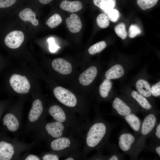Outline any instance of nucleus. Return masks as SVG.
<instances>
[{
    "label": "nucleus",
    "mask_w": 160,
    "mask_h": 160,
    "mask_svg": "<svg viewBox=\"0 0 160 160\" xmlns=\"http://www.w3.org/2000/svg\"><path fill=\"white\" fill-rule=\"evenodd\" d=\"M116 126V123L105 120L99 110L96 109L93 120L85 123L82 138L84 144L82 151V159L85 160L87 154L93 150L103 152Z\"/></svg>",
    "instance_id": "obj_1"
},
{
    "label": "nucleus",
    "mask_w": 160,
    "mask_h": 160,
    "mask_svg": "<svg viewBox=\"0 0 160 160\" xmlns=\"http://www.w3.org/2000/svg\"><path fill=\"white\" fill-rule=\"evenodd\" d=\"M53 93L60 102L68 108L70 110L78 114L81 121L85 122L89 121V112L78 105V99L72 92L64 88L58 86L54 88Z\"/></svg>",
    "instance_id": "obj_2"
},
{
    "label": "nucleus",
    "mask_w": 160,
    "mask_h": 160,
    "mask_svg": "<svg viewBox=\"0 0 160 160\" xmlns=\"http://www.w3.org/2000/svg\"><path fill=\"white\" fill-rule=\"evenodd\" d=\"M81 144L80 138L69 135L50 141L49 146L52 152L62 156L80 150Z\"/></svg>",
    "instance_id": "obj_3"
},
{
    "label": "nucleus",
    "mask_w": 160,
    "mask_h": 160,
    "mask_svg": "<svg viewBox=\"0 0 160 160\" xmlns=\"http://www.w3.org/2000/svg\"><path fill=\"white\" fill-rule=\"evenodd\" d=\"M112 112L108 115L123 118L131 113L144 111L127 96H116L112 102Z\"/></svg>",
    "instance_id": "obj_4"
},
{
    "label": "nucleus",
    "mask_w": 160,
    "mask_h": 160,
    "mask_svg": "<svg viewBox=\"0 0 160 160\" xmlns=\"http://www.w3.org/2000/svg\"><path fill=\"white\" fill-rule=\"evenodd\" d=\"M139 140L138 135L123 129L119 135V148L131 159H136L138 156L137 150Z\"/></svg>",
    "instance_id": "obj_5"
},
{
    "label": "nucleus",
    "mask_w": 160,
    "mask_h": 160,
    "mask_svg": "<svg viewBox=\"0 0 160 160\" xmlns=\"http://www.w3.org/2000/svg\"><path fill=\"white\" fill-rule=\"evenodd\" d=\"M154 112H149L142 121L140 131L138 135L139 140L137 153L139 155L144 149L147 138L151 135L154 130L158 121V115Z\"/></svg>",
    "instance_id": "obj_6"
},
{
    "label": "nucleus",
    "mask_w": 160,
    "mask_h": 160,
    "mask_svg": "<svg viewBox=\"0 0 160 160\" xmlns=\"http://www.w3.org/2000/svg\"><path fill=\"white\" fill-rule=\"evenodd\" d=\"M44 129L50 141L66 136L68 134L73 135L68 127L63 123L55 121L47 123L45 125Z\"/></svg>",
    "instance_id": "obj_7"
},
{
    "label": "nucleus",
    "mask_w": 160,
    "mask_h": 160,
    "mask_svg": "<svg viewBox=\"0 0 160 160\" xmlns=\"http://www.w3.org/2000/svg\"><path fill=\"white\" fill-rule=\"evenodd\" d=\"M127 95L144 111L160 114V111L154 108L150 101L136 90L129 91L127 93Z\"/></svg>",
    "instance_id": "obj_8"
},
{
    "label": "nucleus",
    "mask_w": 160,
    "mask_h": 160,
    "mask_svg": "<svg viewBox=\"0 0 160 160\" xmlns=\"http://www.w3.org/2000/svg\"><path fill=\"white\" fill-rule=\"evenodd\" d=\"M9 83L16 92L24 94L28 92L31 87L29 81L25 76L14 74L11 77Z\"/></svg>",
    "instance_id": "obj_9"
},
{
    "label": "nucleus",
    "mask_w": 160,
    "mask_h": 160,
    "mask_svg": "<svg viewBox=\"0 0 160 160\" xmlns=\"http://www.w3.org/2000/svg\"><path fill=\"white\" fill-rule=\"evenodd\" d=\"M43 107L41 100L36 99L33 102L31 108L28 115V121L33 125L39 121L43 114Z\"/></svg>",
    "instance_id": "obj_10"
},
{
    "label": "nucleus",
    "mask_w": 160,
    "mask_h": 160,
    "mask_svg": "<svg viewBox=\"0 0 160 160\" xmlns=\"http://www.w3.org/2000/svg\"><path fill=\"white\" fill-rule=\"evenodd\" d=\"M23 33L19 31H14L9 33L5 37L4 42L5 45L11 49L19 47L24 41Z\"/></svg>",
    "instance_id": "obj_11"
},
{
    "label": "nucleus",
    "mask_w": 160,
    "mask_h": 160,
    "mask_svg": "<svg viewBox=\"0 0 160 160\" xmlns=\"http://www.w3.org/2000/svg\"><path fill=\"white\" fill-rule=\"evenodd\" d=\"M15 148L13 144L5 141L0 142V160H10L15 153Z\"/></svg>",
    "instance_id": "obj_12"
},
{
    "label": "nucleus",
    "mask_w": 160,
    "mask_h": 160,
    "mask_svg": "<svg viewBox=\"0 0 160 160\" xmlns=\"http://www.w3.org/2000/svg\"><path fill=\"white\" fill-rule=\"evenodd\" d=\"M52 65L55 71L62 74H68L72 71V66L71 63L62 58H57L53 60Z\"/></svg>",
    "instance_id": "obj_13"
},
{
    "label": "nucleus",
    "mask_w": 160,
    "mask_h": 160,
    "mask_svg": "<svg viewBox=\"0 0 160 160\" xmlns=\"http://www.w3.org/2000/svg\"><path fill=\"white\" fill-rule=\"evenodd\" d=\"M97 73V69L95 67H90L80 75L79 78V83L84 86L89 85L96 77Z\"/></svg>",
    "instance_id": "obj_14"
},
{
    "label": "nucleus",
    "mask_w": 160,
    "mask_h": 160,
    "mask_svg": "<svg viewBox=\"0 0 160 160\" xmlns=\"http://www.w3.org/2000/svg\"><path fill=\"white\" fill-rule=\"evenodd\" d=\"M3 124L6 126L8 130L11 132L17 131L20 127L18 118L14 114L9 113L6 114L3 119Z\"/></svg>",
    "instance_id": "obj_15"
},
{
    "label": "nucleus",
    "mask_w": 160,
    "mask_h": 160,
    "mask_svg": "<svg viewBox=\"0 0 160 160\" xmlns=\"http://www.w3.org/2000/svg\"><path fill=\"white\" fill-rule=\"evenodd\" d=\"M136 91L150 100L152 96L151 92V87L149 82L146 80L140 78L135 83Z\"/></svg>",
    "instance_id": "obj_16"
},
{
    "label": "nucleus",
    "mask_w": 160,
    "mask_h": 160,
    "mask_svg": "<svg viewBox=\"0 0 160 160\" xmlns=\"http://www.w3.org/2000/svg\"><path fill=\"white\" fill-rule=\"evenodd\" d=\"M66 23L68 30L71 33L79 32L82 28V24L79 16L72 13L66 20Z\"/></svg>",
    "instance_id": "obj_17"
},
{
    "label": "nucleus",
    "mask_w": 160,
    "mask_h": 160,
    "mask_svg": "<svg viewBox=\"0 0 160 160\" xmlns=\"http://www.w3.org/2000/svg\"><path fill=\"white\" fill-rule=\"evenodd\" d=\"M123 119L134 131V133L137 135L139 134L142 121L135 113H131L124 117Z\"/></svg>",
    "instance_id": "obj_18"
},
{
    "label": "nucleus",
    "mask_w": 160,
    "mask_h": 160,
    "mask_svg": "<svg viewBox=\"0 0 160 160\" xmlns=\"http://www.w3.org/2000/svg\"><path fill=\"white\" fill-rule=\"evenodd\" d=\"M105 149L109 153V154L105 155L106 160H119L125 159L124 153L120 152L116 145L113 144L108 142L106 145Z\"/></svg>",
    "instance_id": "obj_19"
},
{
    "label": "nucleus",
    "mask_w": 160,
    "mask_h": 160,
    "mask_svg": "<svg viewBox=\"0 0 160 160\" xmlns=\"http://www.w3.org/2000/svg\"><path fill=\"white\" fill-rule=\"evenodd\" d=\"M125 73L123 67L120 64L112 66L105 73L106 78L109 79H116L122 77Z\"/></svg>",
    "instance_id": "obj_20"
},
{
    "label": "nucleus",
    "mask_w": 160,
    "mask_h": 160,
    "mask_svg": "<svg viewBox=\"0 0 160 160\" xmlns=\"http://www.w3.org/2000/svg\"><path fill=\"white\" fill-rule=\"evenodd\" d=\"M60 7L63 10L70 12H74L81 9L82 8V5L79 1H71L64 0L61 2Z\"/></svg>",
    "instance_id": "obj_21"
},
{
    "label": "nucleus",
    "mask_w": 160,
    "mask_h": 160,
    "mask_svg": "<svg viewBox=\"0 0 160 160\" xmlns=\"http://www.w3.org/2000/svg\"><path fill=\"white\" fill-rule=\"evenodd\" d=\"M36 14L32 10L29 8H26L20 11L19 14L20 18L25 21H29L34 26L39 24L38 20L36 18Z\"/></svg>",
    "instance_id": "obj_22"
},
{
    "label": "nucleus",
    "mask_w": 160,
    "mask_h": 160,
    "mask_svg": "<svg viewBox=\"0 0 160 160\" xmlns=\"http://www.w3.org/2000/svg\"><path fill=\"white\" fill-rule=\"evenodd\" d=\"M111 80L106 78L101 84L99 87V94L103 99H107L110 97V93L112 87Z\"/></svg>",
    "instance_id": "obj_23"
},
{
    "label": "nucleus",
    "mask_w": 160,
    "mask_h": 160,
    "mask_svg": "<svg viewBox=\"0 0 160 160\" xmlns=\"http://www.w3.org/2000/svg\"><path fill=\"white\" fill-rule=\"evenodd\" d=\"M93 2L96 6L106 14L109 11L113 9L116 4L115 0H93Z\"/></svg>",
    "instance_id": "obj_24"
},
{
    "label": "nucleus",
    "mask_w": 160,
    "mask_h": 160,
    "mask_svg": "<svg viewBox=\"0 0 160 160\" xmlns=\"http://www.w3.org/2000/svg\"><path fill=\"white\" fill-rule=\"evenodd\" d=\"M62 18L57 14H55L50 17L46 23V24L51 28L58 26L62 22Z\"/></svg>",
    "instance_id": "obj_25"
},
{
    "label": "nucleus",
    "mask_w": 160,
    "mask_h": 160,
    "mask_svg": "<svg viewBox=\"0 0 160 160\" xmlns=\"http://www.w3.org/2000/svg\"><path fill=\"white\" fill-rule=\"evenodd\" d=\"M106 46V44L105 41H100L90 47L88 49V52L90 54L93 55L101 52Z\"/></svg>",
    "instance_id": "obj_26"
},
{
    "label": "nucleus",
    "mask_w": 160,
    "mask_h": 160,
    "mask_svg": "<svg viewBox=\"0 0 160 160\" xmlns=\"http://www.w3.org/2000/svg\"><path fill=\"white\" fill-rule=\"evenodd\" d=\"M109 20L107 15L102 13L99 14L96 18L97 24L100 28H105L109 25Z\"/></svg>",
    "instance_id": "obj_27"
},
{
    "label": "nucleus",
    "mask_w": 160,
    "mask_h": 160,
    "mask_svg": "<svg viewBox=\"0 0 160 160\" xmlns=\"http://www.w3.org/2000/svg\"><path fill=\"white\" fill-rule=\"evenodd\" d=\"M158 0H137V3L143 10L151 8L157 3Z\"/></svg>",
    "instance_id": "obj_28"
},
{
    "label": "nucleus",
    "mask_w": 160,
    "mask_h": 160,
    "mask_svg": "<svg viewBox=\"0 0 160 160\" xmlns=\"http://www.w3.org/2000/svg\"><path fill=\"white\" fill-rule=\"evenodd\" d=\"M114 31L117 35L123 40L125 39L127 36L126 26L123 23L117 25L114 28Z\"/></svg>",
    "instance_id": "obj_29"
},
{
    "label": "nucleus",
    "mask_w": 160,
    "mask_h": 160,
    "mask_svg": "<svg viewBox=\"0 0 160 160\" xmlns=\"http://www.w3.org/2000/svg\"><path fill=\"white\" fill-rule=\"evenodd\" d=\"M144 149L158 155L160 160V143L156 142L150 143L148 145H146Z\"/></svg>",
    "instance_id": "obj_30"
},
{
    "label": "nucleus",
    "mask_w": 160,
    "mask_h": 160,
    "mask_svg": "<svg viewBox=\"0 0 160 160\" xmlns=\"http://www.w3.org/2000/svg\"><path fill=\"white\" fill-rule=\"evenodd\" d=\"M150 137L155 142L160 143V119Z\"/></svg>",
    "instance_id": "obj_31"
},
{
    "label": "nucleus",
    "mask_w": 160,
    "mask_h": 160,
    "mask_svg": "<svg viewBox=\"0 0 160 160\" xmlns=\"http://www.w3.org/2000/svg\"><path fill=\"white\" fill-rule=\"evenodd\" d=\"M107 15L109 20L112 22H116L119 19L120 17L119 11L115 9H112L109 11Z\"/></svg>",
    "instance_id": "obj_32"
},
{
    "label": "nucleus",
    "mask_w": 160,
    "mask_h": 160,
    "mask_svg": "<svg viewBox=\"0 0 160 160\" xmlns=\"http://www.w3.org/2000/svg\"><path fill=\"white\" fill-rule=\"evenodd\" d=\"M141 32V29L137 25L132 24L129 29V36L131 38L135 37L137 35L140 34Z\"/></svg>",
    "instance_id": "obj_33"
},
{
    "label": "nucleus",
    "mask_w": 160,
    "mask_h": 160,
    "mask_svg": "<svg viewBox=\"0 0 160 160\" xmlns=\"http://www.w3.org/2000/svg\"><path fill=\"white\" fill-rule=\"evenodd\" d=\"M65 160L82 159V152L80 150L72 152L66 156Z\"/></svg>",
    "instance_id": "obj_34"
},
{
    "label": "nucleus",
    "mask_w": 160,
    "mask_h": 160,
    "mask_svg": "<svg viewBox=\"0 0 160 160\" xmlns=\"http://www.w3.org/2000/svg\"><path fill=\"white\" fill-rule=\"evenodd\" d=\"M151 92L153 97H160V81L151 87Z\"/></svg>",
    "instance_id": "obj_35"
},
{
    "label": "nucleus",
    "mask_w": 160,
    "mask_h": 160,
    "mask_svg": "<svg viewBox=\"0 0 160 160\" xmlns=\"http://www.w3.org/2000/svg\"><path fill=\"white\" fill-rule=\"evenodd\" d=\"M61 156L59 154L54 152L47 153L44 155L42 157L43 160H58Z\"/></svg>",
    "instance_id": "obj_36"
},
{
    "label": "nucleus",
    "mask_w": 160,
    "mask_h": 160,
    "mask_svg": "<svg viewBox=\"0 0 160 160\" xmlns=\"http://www.w3.org/2000/svg\"><path fill=\"white\" fill-rule=\"evenodd\" d=\"M47 41L49 43V49L50 52L52 53L55 52L60 48V47L55 44L53 38L50 37L48 38Z\"/></svg>",
    "instance_id": "obj_37"
},
{
    "label": "nucleus",
    "mask_w": 160,
    "mask_h": 160,
    "mask_svg": "<svg viewBox=\"0 0 160 160\" xmlns=\"http://www.w3.org/2000/svg\"><path fill=\"white\" fill-rule=\"evenodd\" d=\"M17 0H0V8L9 7L13 4Z\"/></svg>",
    "instance_id": "obj_38"
},
{
    "label": "nucleus",
    "mask_w": 160,
    "mask_h": 160,
    "mask_svg": "<svg viewBox=\"0 0 160 160\" xmlns=\"http://www.w3.org/2000/svg\"><path fill=\"white\" fill-rule=\"evenodd\" d=\"M39 158L37 156L33 154H30L28 155L25 158V160H40Z\"/></svg>",
    "instance_id": "obj_39"
},
{
    "label": "nucleus",
    "mask_w": 160,
    "mask_h": 160,
    "mask_svg": "<svg viewBox=\"0 0 160 160\" xmlns=\"http://www.w3.org/2000/svg\"><path fill=\"white\" fill-rule=\"evenodd\" d=\"M52 0H39V1L42 4H48Z\"/></svg>",
    "instance_id": "obj_40"
}]
</instances>
